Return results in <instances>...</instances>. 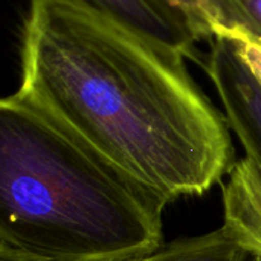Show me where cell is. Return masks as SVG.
<instances>
[{
    "instance_id": "cell-9",
    "label": "cell",
    "mask_w": 261,
    "mask_h": 261,
    "mask_svg": "<svg viewBox=\"0 0 261 261\" xmlns=\"http://www.w3.org/2000/svg\"><path fill=\"white\" fill-rule=\"evenodd\" d=\"M243 41V40H242ZM243 47H245V52L252 64V67L255 69L258 78L261 80V47H257L254 44H249L246 41H243Z\"/></svg>"
},
{
    "instance_id": "cell-2",
    "label": "cell",
    "mask_w": 261,
    "mask_h": 261,
    "mask_svg": "<svg viewBox=\"0 0 261 261\" xmlns=\"http://www.w3.org/2000/svg\"><path fill=\"white\" fill-rule=\"evenodd\" d=\"M168 205L17 93L0 101V251L132 260L165 243Z\"/></svg>"
},
{
    "instance_id": "cell-1",
    "label": "cell",
    "mask_w": 261,
    "mask_h": 261,
    "mask_svg": "<svg viewBox=\"0 0 261 261\" xmlns=\"http://www.w3.org/2000/svg\"><path fill=\"white\" fill-rule=\"evenodd\" d=\"M185 55L64 0H31L17 95L168 203L236 164L225 115Z\"/></svg>"
},
{
    "instance_id": "cell-8",
    "label": "cell",
    "mask_w": 261,
    "mask_h": 261,
    "mask_svg": "<svg viewBox=\"0 0 261 261\" xmlns=\"http://www.w3.org/2000/svg\"><path fill=\"white\" fill-rule=\"evenodd\" d=\"M164 6H167L196 37V40H202L206 37H213L205 15H203V0H159Z\"/></svg>"
},
{
    "instance_id": "cell-4",
    "label": "cell",
    "mask_w": 261,
    "mask_h": 261,
    "mask_svg": "<svg viewBox=\"0 0 261 261\" xmlns=\"http://www.w3.org/2000/svg\"><path fill=\"white\" fill-rule=\"evenodd\" d=\"M106 17L127 29L167 46L182 55H191L197 43L191 31L159 0H64Z\"/></svg>"
},
{
    "instance_id": "cell-5",
    "label": "cell",
    "mask_w": 261,
    "mask_h": 261,
    "mask_svg": "<svg viewBox=\"0 0 261 261\" xmlns=\"http://www.w3.org/2000/svg\"><path fill=\"white\" fill-rule=\"evenodd\" d=\"M223 226L251 257L261 260V174L246 156L223 185Z\"/></svg>"
},
{
    "instance_id": "cell-11",
    "label": "cell",
    "mask_w": 261,
    "mask_h": 261,
    "mask_svg": "<svg viewBox=\"0 0 261 261\" xmlns=\"http://www.w3.org/2000/svg\"><path fill=\"white\" fill-rule=\"evenodd\" d=\"M248 261H261L260 258H257V257H251V255H249V260Z\"/></svg>"
},
{
    "instance_id": "cell-10",
    "label": "cell",
    "mask_w": 261,
    "mask_h": 261,
    "mask_svg": "<svg viewBox=\"0 0 261 261\" xmlns=\"http://www.w3.org/2000/svg\"><path fill=\"white\" fill-rule=\"evenodd\" d=\"M0 261H29V260L21 258V257H17V255H14V254L5 252V251H0Z\"/></svg>"
},
{
    "instance_id": "cell-3",
    "label": "cell",
    "mask_w": 261,
    "mask_h": 261,
    "mask_svg": "<svg viewBox=\"0 0 261 261\" xmlns=\"http://www.w3.org/2000/svg\"><path fill=\"white\" fill-rule=\"evenodd\" d=\"M208 73L231 130L261 174V80L243 41L231 35H216Z\"/></svg>"
},
{
    "instance_id": "cell-6",
    "label": "cell",
    "mask_w": 261,
    "mask_h": 261,
    "mask_svg": "<svg viewBox=\"0 0 261 261\" xmlns=\"http://www.w3.org/2000/svg\"><path fill=\"white\" fill-rule=\"evenodd\" d=\"M249 254L222 225L193 237L165 242L159 249L125 261H248Z\"/></svg>"
},
{
    "instance_id": "cell-7",
    "label": "cell",
    "mask_w": 261,
    "mask_h": 261,
    "mask_svg": "<svg viewBox=\"0 0 261 261\" xmlns=\"http://www.w3.org/2000/svg\"><path fill=\"white\" fill-rule=\"evenodd\" d=\"M213 37L223 34L261 47V0H203Z\"/></svg>"
}]
</instances>
